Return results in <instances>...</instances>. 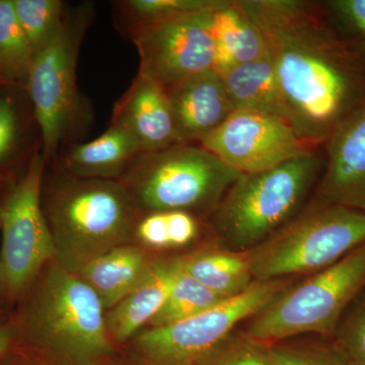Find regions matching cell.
<instances>
[{
  "mask_svg": "<svg viewBox=\"0 0 365 365\" xmlns=\"http://www.w3.org/2000/svg\"><path fill=\"white\" fill-rule=\"evenodd\" d=\"M198 144L241 174L266 172L319 150L284 119L248 110H235Z\"/></svg>",
  "mask_w": 365,
  "mask_h": 365,
  "instance_id": "12",
  "label": "cell"
},
{
  "mask_svg": "<svg viewBox=\"0 0 365 365\" xmlns=\"http://www.w3.org/2000/svg\"><path fill=\"white\" fill-rule=\"evenodd\" d=\"M4 201L1 200V191H0V222H1V208Z\"/></svg>",
  "mask_w": 365,
  "mask_h": 365,
  "instance_id": "35",
  "label": "cell"
},
{
  "mask_svg": "<svg viewBox=\"0 0 365 365\" xmlns=\"http://www.w3.org/2000/svg\"><path fill=\"white\" fill-rule=\"evenodd\" d=\"M222 300L225 299L185 272L182 265L181 272L178 275L165 304L148 325L150 328L172 325L202 313Z\"/></svg>",
  "mask_w": 365,
  "mask_h": 365,
  "instance_id": "23",
  "label": "cell"
},
{
  "mask_svg": "<svg viewBox=\"0 0 365 365\" xmlns=\"http://www.w3.org/2000/svg\"><path fill=\"white\" fill-rule=\"evenodd\" d=\"M272 365H348L347 359L335 343L267 346Z\"/></svg>",
  "mask_w": 365,
  "mask_h": 365,
  "instance_id": "26",
  "label": "cell"
},
{
  "mask_svg": "<svg viewBox=\"0 0 365 365\" xmlns=\"http://www.w3.org/2000/svg\"><path fill=\"white\" fill-rule=\"evenodd\" d=\"M215 66L218 74L232 67L263 58L268 54L260 31L237 0H225L213 14Z\"/></svg>",
  "mask_w": 365,
  "mask_h": 365,
  "instance_id": "20",
  "label": "cell"
},
{
  "mask_svg": "<svg viewBox=\"0 0 365 365\" xmlns=\"http://www.w3.org/2000/svg\"><path fill=\"white\" fill-rule=\"evenodd\" d=\"M47 160L35 153L28 170L2 203L0 287L21 297L55 259L54 244L41 204Z\"/></svg>",
  "mask_w": 365,
  "mask_h": 365,
  "instance_id": "9",
  "label": "cell"
},
{
  "mask_svg": "<svg viewBox=\"0 0 365 365\" xmlns=\"http://www.w3.org/2000/svg\"><path fill=\"white\" fill-rule=\"evenodd\" d=\"M140 153L133 137L111 124L98 138L72 146L62 165L71 176L118 181Z\"/></svg>",
  "mask_w": 365,
  "mask_h": 365,
  "instance_id": "18",
  "label": "cell"
},
{
  "mask_svg": "<svg viewBox=\"0 0 365 365\" xmlns=\"http://www.w3.org/2000/svg\"><path fill=\"white\" fill-rule=\"evenodd\" d=\"M287 287L281 279L255 281L241 294L202 313L139 333L134 349L148 365H198L232 335L237 324L258 314Z\"/></svg>",
  "mask_w": 365,
  "mask_h": 365,
  "instance_id": "8",
  "label": "cell"
},
{
  "mask_svg": "<svg viewBox=\"0 0 365 365\" xmlns=\"http://www.w3.org/2000/svg\"><path fill=\"white\" fill-rule=\"evenodd\" d=\"M170 248H181L194 242L199 225L195 215L186 211H167Z\"/></svg>",
  "mask_w": 365,
  "mask_h": 365,
  "instance_id": "31",
  "label": "cell"
},
{
  "mask_svg": "<svg viewBox=\"0 0 365 365\" xmlns=\"http://www.w3.org/2000/svg\"><path fill=\"white\" fill-rule=\"evenodd\" d=\"M198 365H272V362L267 346L246 334L232 333Z\"/></svg>",
  "mask_w": 365,
  "mask_h": 365,
  "instance_id": "27",
  "label": "cell"
},
{
  "mask_svg": "<svg viewBox=\"0 0 365 365\" xmlns=\"http://www.w3.org/2000/svg\"><path fill=\"white\" fill-rule=\"evenodd\" d=\"M241 173L198 143L140 153L118 181L141 215L160 211H215Z\"/></svg>",
  "mask_w": 365,
  "mask_h": 365,
  "instance_id": "5",
  "label": "cell"
},
{
  "mask_svg": "<svg viewBox=\"0 0 365 365\" xmlns=\"http://www.w3.org/2000/svg\"><path fill=\"white\" fill-rule=\"evenodd\" d=\"M324 150L257 174H241L213 211L216 232L230 248L248 252L299 215L324 169Z\"/></svg>",
  "mask_w": 365,
  "mask_h": 365,
  "instance_id": "4",
  "label": "cell"
},
{
  "mask_svg": "<svg viewBox=\"0 0 365 365\" xmlns=\"http://www.w3.org/2000/svg\"><path fill=\"white\" fill-rule=\"evenodd\" d=\"M35 365H47V364H36ZM48 365H50V364H48Z\"/></svg>",
  "mask_w": 365,
  "mask_h": 365,
  "instance_id": "36",
  "label": "cell"
},
{
  "mask_svg": "<svg viewBox=\"0 0 365 365\" xmlns=\"http://www.w3.org/2000/svg\"><path fill=\"white\" fill-rule=\"evenodd\" d=\"M334 338L348 364L365 365V300L342 319Z\"/></svg>",
  "mask_w": 365,
  "mask_h": 365,
  "instance_id": "28",
  "label": "cell"
},
{
  "mask_svg": "<svg viewBox=\"0 0 365 365\" xmlns=\"http://www.w3.org/2000/svg\"><path fill=\"white\" fill-rule=\"evenodd\" d=\"M18 137V119L11 101L0 98V162L14 150Z\"/></svg>",
  "mask_w": 365,
  "mask_h": 365,
  "instance_id": "32",
  "label": "cell"
},
{
  "mask_svg": "<svg viewBox=\"0 0 365 365\" xmlns=\"http://www.w3.org/2000/svg\"><path fill=\"white\" fill-rule=\"evenodd\" d=\"M365 287V242L337 263L283 290L255 314L246 335L268 346L295 336L335 337L346 309Z\"/></svg>",
  "mask_w": 365,
  "mask_h": 365,
  "instance_id": "7",
  "label": "cell"
},
{
  "mask_svg": "<svg viewBox=\"0 0 365 365\" xmlns=\"http://www.w3.org/2000/svg\"><path fill=\"white\" fill-rule=\"evenodd\" d=\"M165 91L182 143H200L235 110L215 69L194 74Z\"/></svg>",
  "mask_w": 365,
  "mask_h": 365,
  "instance_id": "15",
  "label": "cell"
},
{
  "mask_svg": "<svg viewBox=\"0 0 365 365\" xmlns=\"http://www.w3.org/2000/svg\"><path fill=\"white\" fill-rule=\"evenodd\" d=\"M220 76L235 110L273 115L292 124L289 110L268 54L232 67Z\"/></svg>",
  "mask_w": 365,
  "mask_h": 365,
  "instance_id": "19",
  "label": "cell"
},
{
  "mask_svg": "<svg viewBox=\"0 0 365 365\" xmlns=\"http://www.w3.org/2000/svg\"><path fill=\"white\" fill-rule=\"evenodd\" d=\"M134 240L143 248L170 249L167 211L141 215L134 232Z\"/></svg>",
  "mask_w": 365,
  "mask_h": 365,
  "instance_id": "30",
  "label": "cell"
},
{
  "mask_svg": "<svg viewBox=\"0 0 365 365\" xmlns=\"http://www.w3.org/2000/svg\"><path fill=\"white\" fill-rule=\"evenodd\" d=\"M217 9L134 26L131 37L140 58L138 73L167 91L213 69V14Z\"/></svg>",
  "mask_w": 365,
  "mask_h": 365,
  "instance_id": "11",
  "label": "cell"
},
{
  "mask_svg": "<svg viewBox=\"0 0 365 365\" xmlns=\"http://www.w3.org/2000/svg\"><path fill=\"white\" fill-rule=\"evenodd\" d=\"M348 365H351V364H348Z\"/></svg>",
  "mask_w": 365,
  "mask_h": 365,
  "instance_id": "37",
  "label": "cell"
},
{
  "mask_svg": "<svg viewBox=\"0 0 365 365\" xmlns=\"http://www.w3.org/2000/svg\"><path fill=\"white\" fill-rule=\"evenodd\" d=\"M16 341L64 365H98L114 352L98 294L54 260L26 292Z\"/></svg>",
  "mask_w": 365,
  "mask_h": 365,
  "instance_id": "2",
  "label": "cell"
},
{
  "mask_svg": "<svg viewBox=\"0 0 365 365\" xmlns=\"http://www.w3.org/2000/svg\"><path fill=\"white\" fill-rule=\"evenodd\" d=\"M153 260L143 247L122 245L86 264L76 275L98 294L108 312L138 287Z\"/></svg>",
  "mask_w": 365,
  "mask_h": 365,
  "instance_id": "17",
  "label": "cell"
},
{
  "mask_svg": "<svg viewBox=\"0 0 365 365\" xmlns=\"http://www.w3.org/2000/svg\"><path fill=\"white\" fill-rule=\"evenodd\" d=\"M13 6L35 58L58 35L66 16L64 4L60 0H13Z\"/></svg>",
  "mask_w": 365,
  "mask_h": 365,
  "instance_id": "24",
  "label": "cell"
},
{
  "mask_svg": "<svg viewBox=\"0 0 365 365\" xmlns=\"http://www.w3.org/2000/svg\"><path fill=\"white\" fill-rule=\"evenodd\" d=\"M365 242V212L313 200L292 222L247 252L254 281L319 272Z\"/></svg>",
  "mask_w": 365,
  "mask_h": 365,
  "instance_id": "6",
  "label": "cell"
},
{
  "mask_svg": "<svg viewBox=\"0 0 365 365\" xmlns=\"http://www.w3.org/2000/svg\"><path fill=\"white\" fill-rule=\"evenodd\" d=\"M181 270L182 257L153 260L138 287L106 312V325L113 342H127L150 323L165 304Z\"/></svg>",
  "mask_w": 365,
  "mask_h": 365,
  "instance_id": "16",
  "label": "cell"
},
{
  "mask_svg": "<svg viewBox=\"0 0 365 365\" xmlns=\"http://www.w3.org/2000/svg\"><path fill=\"white\" fill-rule=\"evenodd\" d=\"M91 14L88 6L66 14L58 35L34 58L29 71L26 83L46 160L56 155L78 113L76 63Z\"/></svg>",
  "mask_w": 365,
  "mask_h": 365,
  "instance_id": "10",
  "label": "cell"
},
{
  "mask_svg": "<svg viewBox=\"0 0 365 365\" xmlns=\"http://www.w3.org/2000/svg\"><path fill=\"white\" fill-rule=\"evenodd\" d=\"M323 150L313 200L365 212V106L334 131Z\"/></svg>",
  "mask_w": 365,
  "mask_h": 365,
  "instance_id": "13",
  "label": "cell"
},
{
  "mask_svg": "<svg viewBox=\"0 0 365 365\" xmlns=\"http://www.w3.org/2000/svg\"><path fill=\"white\" fill-rule=\"evenodd\" d=\"M185 272L222 299L241 294L255 282L247 252L204 251L182 257Z\"/></svg>",
  "mask_w": 365,
  "mask_h": 365,
  "instance_id": "21",
  "label": "cell"
},
{
  "mask_svg": "<svg viewBox=\"0 0 365 365\" xmlns=\"http://www.w3.org/2000/svg\"><path fill=\"white\" fill-rule=\"evenodd\" d=\"M0 365H35V364L23 353L14 354L11 350L6 357L0 360Z\"/></svg>",
  "mask_w": 365,
  "mask_h": 365,
  "instance_id": "34",
  "label": "cell"
},
{
  "mask_svg": "<svg viewBox=\"0 0 365 365\" xmlns=\"http://www.w3.org/2000/svg\"><path fill=\"white\" fill-rule=\"evenodd\" d=\"M33 60L13 0H0V78L9 83L26 81Z\"/></svg>",
  "mask_w": 365,
  "mask_h": 365,
  "instance_id": "22",
  "label": "cell"
},
{
  "mask_svg": "<svg viewBox=\"0 0 365 365\" xmlns=\"http://www.w3.org/2000/svg\"><path fill=\"white\" fill-rule=\"evenodd\" d=\"M43 210L54 244V261L74 274L110 250L131 244L141 216L117 180L67 174L50 190Z\"/></svg>",
  "mask_w": 365,
  "mask_h": 365,
  "instance_id": "3",
  "label": "cell"
},
{
  "mask_svg": "<svg viewBox=\"0 0 365 365\" xmlns=\"http://www.w3.org/2000/svg\"><path fill=\"white\" fill-rule=\"evenodd\" d=\"M260 31L294 130L323 148L365 106V51L343 37L322 2L237 0Z\"/></svg>",
  "mask_w": 365,
  "mask_h": 365,
  "instance_id": "1",
  "label": "cell"
},
{
  "mask_svg": "<svg viewBox=\"0 0 365 365\" xmlns=\"http://www.w3.org/2000/svg\"><path fill=\"white\" fill-rule=\"evenodd\" d=\"M111 124L128 132L141 153L182 143L167 91L139 73L115 106Z\"/></svg>",
  "mask_w": 365,
  "mask_h": 365,
  "instance_id": "14",
  "label": "cell"
},
{
  "mask_svg": "<svg viewBox=\"0 0 365 365\" xmlns=\"http://www.w3.org/2000/svg\"><path fill=\"white\" fill-rule=\"evenodd\" d=\"M16 342L14 323H0V360L13 350Z\"/></svg>",
  "mask_w": 365,
  "mask_h": 365,
  "instance_id": "33",
  "label": "cell"
},
{
  "mask_svg": "<svg viewBox=\"0 0 365 365\" xmlns=\"http://www.w3.org/2000/svg\"><path fill=\"white\" fill-rule=\"evenodd\" d=\"M322 4L333 25L344 30L343 37L365 51V0H333Z\"/></svg>",
  "mask_w": 365,
  "mask_h": 365,
  "instance_id": "29",
  "label": "cell"
},
{
  "mask_svg": "<svg viewBox=\"0 0 365 365\" xmlns=\"http://www.w3.org/2000/svg\"><path fill=\"white\" fill-rule=\"evenodd\" d=\"M223 1L225 0H127L121 2V6L125 13L130 16L134 26H139L182 14L211 11L222 6Z\"/></svg>",
  "mask_w": 365,
  "mask_h": 365,
  "instance_id": "25",
  "label": "cell"
}]
</instances>
